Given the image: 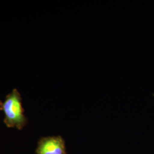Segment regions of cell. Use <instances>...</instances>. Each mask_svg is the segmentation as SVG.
Instances as JSON below:
<instances>
[{
  "label": "cell",
  "mask_w": 154,
  "mask_h": 154,
  "mask_svg": "<svg viewBox=\"0 0 154 154\" xmlns=\"http://www.w3.org/2000/svg\"><path fill=\"white\" fill-rule=\"evenodd\" d=\"M37 154H66V145L61 136L42 138L36 149Z\"/></svg>",
  "instance_id": "2"
},
{
  "label": "cell",
  "mask_w": 154,
  "mask_h": 154,
  "mask_svg": "<svg viewBox=\"0 0 154 154\" xmlns=\"http://www.w3.org/2000/svg\"><path fill=\"white\" fill-rule=\"evenodd\" d=\"M2 111V102L1 100H0V111Z\"/></svg>",
  "instance_id": "3"
},
{
  "label": "cell",
  "mask_w": 154,
  "mask_h": 154,
  "mask_svg": "<svg viewBox=\"0 0 154 154\" xmlns=\"http://www.w3.org/2000/svg\"><path fill=\"white\" fill-rule=\"evenodd\" d=\"M2 111L5 115L4 122L8 127L21 130L27 125L28 119L24 115L22 98L16 88L6 95L2 102Z\"/></svg>",
  "instance_id": "1"
}]
</instances>
